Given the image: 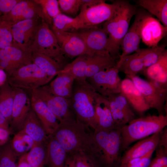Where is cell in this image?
<instances>
[{
	"instance_id": "cell-1",
	"label": "cell",
	"mask_w": 167,
	"mask_h": 167,
	"mask_svg": "<svg viewBox=\"0 0 167 167\" xmlns=\"http://www.w3.org/2000/svg\"><path fill=\"white\" fill-rule=\"evenodd\" d=\"M88 127L75 118L63 120L51 135L62 146L67 153L72 155L83 152L92 154V133Z\"/></svg>"
},
{
	"instance_id": "cell-2",
	"label": "cell",
	"mask_w": 167,
	"mask_h": 167,
	"mask_svg": "<svg viewBox=\"0 0 167 167\" xmlns=\"http://www.w3.org/2000/svg\"><path fill=\"white\" fill-rule=\"evenodd\" d=\"M115 1L116 4L115 13L111 19L104 22L102 28L108 35L107 51L112 56L119 57L121 43L137 10L129 1Z\"/></svg>"
},
{
	"instance_id": "cell-3",
	"label": "cell",
	"mask_w": 167,
	"mask_h": 167,
	"mask_svg": "<svg viewBox=\"0 0 167 167\" xmlns=\"http://www.w3.org/2000/svg\"><path fill=\"white\" fill-rule=\"evenodd\" d=\"M101 95L87 80H75L72 95L69 99L71 108L76 119L94 131L95 106Z\"/></svg>"
},
{
	"instance_id": "cell-4",
	"label": "cell",
	"mask_w": 167,
	"mask_h": 167,
	"mask_svg": "<svg viewBox=\"0 0 167 167\" xmlns=\"http://www.w3.org/2000/svg\"><path fill=\"white\" fill-rule=\"evenodd\" d=\"M121 128L92 133V154L105 167H113L118 161L121 148Z\"/></svg>"
},
{
	"instance_id": "cell-5",
	"label": "cell",
	"mask_w": 167,
	"mask_h": 167,
	"mask_svg": "<svg viewBox=\"0 0 167 167\" xmlns=\"http://www.w3.org/2000/svg\"><path fill=\"white\" fill-rule=\"evenodd\" d=\"M167 125L166 115L135 118L121 128V149L125 150L133 142L161 131Z\"/></svg>"
},
{
	"instance_id": "cell-6",
	"label": "cell",
	"mask_w": 167,
	"mask_h": 167,
	"mask_svg": "<svg viewBox=\"0 0 167 167\" xmlns=\"http://www.w3.org/2000/svg\"><path fill=\"white\" fill-rule=\"evenodd\" d=\"M29 50L45 54L64 66L65 57L57 39L49 25L42 20L39 25Z\"/></svg>"
},
{
	"instance_id": "cell-7",
	"label": "cell",
	"mask_w": 167,
	"mask_h": 167,
	"mask_svg": "<svg viewBox=\"0 0 167 167\" xmlns=\"http://www.w3.org/2000/svg\"><path fill=\"white\" fill-rule=\"evenodd\" d=\"M52 79L38 66L32 63L16 70L7 76L6 81L13 88L32 91L45 85Z\"/></svg>"
},
{
	"instance_id": "cell-8",
	"label": "cell",
	"mask_w": 167,
	"mask_h": 167,
	"mask_svg": "<svg viewBox=\"0 0 167 167\" xmlns=\"http://www.w3.org/2000/svg\"><path fill=\"white\" fill-rule=\"evenodd\" d=\"M127 77L132 80L141 93L150 108L156 109L159 115H165L167 86L145 80L137 75Z\"/></svg>"
},
{
	"instance_id": "cell-9",
	"label": "cell",
	"mask_w": 167,
	"mask_h": 167,
	"mask_svg": "<svg viewBox=\"0 0 167 167\" xmlns=\"http://www.w3.org/2000/svg\"><path fill=\"white\" fill-rule=\"evenodd\" d=\"M117 66L101 71L88 78L94 90L101 96L107 97L121 92L122 80Z\"/></svg>"
},
{
	"instance_id": "cell-10",
	"label": "cell",
	"mask_w": 167,
	"mask_h": 167,
	"mask_svg": "<svg viewBox=\"0 0 167 167\" xmlns=\"http://www.w3.org/2000/svg\"><path fill=\"white\" fill-rule=\"evenodd\" d=\"M32 92L46 104L59 122L75 118L71 108L69 99L53 94L47 85L33 90Z\"/></svg>"
},
{
	"instance_id": "cell-11",
	"label": "cell",
	"mask_w": 167,
	"mask_h": 167,
	"mask_svg": "<svg viewBox=\"0 0 167 167\" xmlns=\"http://www.w3.org/2000/svg\"><path fill=\"white\" fill-rule=\"evenodd\" d=\"M116 4L102 2L82 11L77 16L80 21L81 28H86L101 24L111 19L114 15Z\"/></svg>"
},
{
	"instance_id": "cell-12",
	"label": "cell",
	"mask_w": 167,
	"mask_h": 167,
	"mask_svg": "<svg viewBox=\"0 0 167 167\" xmlns=\"http://www.w3.org/2000/svg\"><path fill=\"white\" fill-rule=\"evenodd\" d=\"M14 88L15 95L9 129L11 133L15 134L22 129L24 121L31 108V99L24 89Z\"/></svg>"
},
{
	"instance_id": "cell-13",
	"label": "cell",
	"mask_w": 167,
	"mask_h": 167,
	"mask_svg": "<svg viewBox=\"0 0 167 167\" xmlns=\"http://www.w3.org/2000/svg\"><path fill=\"white\" fill-rule=\"evenodd\" d=\"M167 28L150 14L143 12L140 27L142 42L148 47L158 45L167 34Z\"/></svg>"
},
{
	"instance_id": "cell-14",
	"label": "cell",
	"mask_w": 167,
	"mask_h": 167,
	"mask_svg": "<svg viewBox=\"0 0 167 167\" xmlns=\"http://www.w3.org/2000/svg\"><path fill=\"white\" fill-rule=\"evenodd\" d=\"M64 56L72 58L82 55H92L83 40L73 32H62L52 27Z\"/></svg>"
},
{
	"instance_id": "cell-15",
	"label": "cell",
	"mask_w": 167,
	"mask_h": 167,
	"mask_svg": "<svg viewBox=\"0 0 167 167\" xmlns=\"http://www.w3.org/2000/svg\"><path fill=\"white\" fill-rule=\"evenodd\" d=\"M0 17L12 25L23 20L38 17L45 20L41 6L33 0H20L9 13Z\"/></svg>"
},
{
	"instance_id": "cell-16",
	"label": "cell",
	"mask_w": 167,
	"mask_h": 167,
	"mask_svg": "<svg viewBox=\"0 0 167 167\" xmlns=\"http://www.w3.org/2000/svg\"><path fill=\"white\" fill-rule=\"evenodd\" d=\"M40 17L23 20L12 25L13 41L29 51L39 24Z\"/></svg>"
},
{
	"instance_id": "cell-17",
	"label": "cell",
	"mask_w": 167,
	"mask_h": 167,
	"mask_svg": "<svg viewBox=\"0 0 167 167\" xmlns=\"http://www.w3.org/2000/svg\"><path fill=\"white\" fill-rule=\"evenodd\" d=\"M73 32L83 40L93 54L107 51L108 35L102 28L94 26Z\"/></svg>"
},
{
	"instance_id": "cell-18",
	"label": "cell",
	"mask_w": 167,
	"mask_h": 167,
	"mask_svg": "<svg viewBox=\"0 0 167 167\" xmlns=\"http://www.w3.org/2000/svg\"><path fill=\"white\" fill-rule=\"evenodd\" d=\"M107 97L116 126L122 127L135 118L131 106L121 92L110 95Z\"/></svg>"
},
{
	"instance_id": "cell-19",
	"label": "cell",
	"mask_w": 167,
	"mask_h": 167,
	"mask_svg": "<svg viewBox=\"0 0 167 167\" xmlns=\"http://www.w3.org/2000/svg\"><path fill=\"white\" fill-rule=\"evenodd\" d=\"M143 12L137 11L134 20L121 43L120 47L122 52L119 55L118 61L121 60L125 56L137 52L140 49V27Z\"/></svg>"
},
{
	"instance_id": "cell-20",
	"label": "cell",
	"mask_w": 167,
	"mask_h": 167,
	"mask_svg": "<svg viewBox=\"0 0 167 167\" xmlns=\"http://www.w3.org/2000/svg\"><path fill=\"white\" fill-rule=\"evenodd\" d=\"M30 99L32 109L47 135H52L58 128L59 122L46 104L32 92Z\"/></svg>"
},
{
	"instance_id": "cell-21",
	"label": "cell",
	"mask_w": 167,
	"mask_h": 167,
	"mask_svg": "<svg viewBox=\"0 0 167 167\" xmlns=\"http://www.w3.org/2000/svg\"><path fill=\"white\" fill-rule=\"evenodd\" d=\"M120 92L131 107L139 114H143L150 109L141 93L130 78L127 77L122 80Z\"/></svg>"
},
{
	"instance_id": "cell-22",
	"label": "cell",
	"mask_w": 167,
	"mask_h": 167,
	"mask_svg": "<svg viewBox=\"0 0 167 167\" xmlns=\"http://www.w3.org/2000/svg\"><path fill=\"white\" fill-rule=\"evenodd\" d=\"M161 132L138 141L125 152L121 159L120 164L143 156L155 150L158 144Z\"/></svg>"
},
{
	"instance_id": "cell-23",
	"label": "cell",
	"mask_w": 167,
	"mask_h": 167,
	"mask_svg": "<svg viewBox=\"0 0 167 167\" xmlns=\"http://www.w3.org/2000/svg\"><path fill=\"white\" fill-rule=\"evenodd\" d=\"M119 57H113L107 51L89 55L86 70L87 78L97 73L117 66L116 59Z\"/></svg>"
},
{
	"instance_id": "cell-24",
	"label": "cell",
	"mask_w": 167,
	"mask_h": 167,
	"mask_svg": "<svg viewBox=\"0 0 167 167\" xmlns=\"http://www.w3.org/2000/svg\"><path fill=\"white\" fill-rule=\"evenodd\" d=\"M95 122L96 130H107L116 126L107 97L101 95L97 99L95 106Z\"/></svg>"
},
{
	"instance_id": "cell-25",
	"label": "cell",
	"mask_w": 167,
	"mask_h": 167,
	"mask_svg": "<svg viewBox=\"0 0 167 167\" xmlns=\"http://www.w3.org/2000/svg\"><path fill=\"white\" fill-rule=\"evenodd\" d=\"M74 80L73 76L69 71H61L47 86L53 94L69 99L72 95Z\"/></svg>"
},
{
	"instance_id": "cell-26",
	"label": "cell",
	"mask_w": 167,
	"mask_h": 167,
	"mask_svg": "<svg viewBox=\"0 0 167 167\" xmlns=\"http://www.w3.org/2000/svg\"><path fill=\"white\" fill-rule=\"evenodd\" d=\"M22 130L35 143H44L49 140L45 129L32 108L24 123Z\"/></svg>"
},
{
	"instance_id": "cell-27",
	"label": "cell",
	"mask_w": 167,
	"mask_h": 167,
	"mask_svg": "<svg viewBox=\"0 0 167 167\" xmlns=\"http://www.w3.org/2000/svg\"><path fill=\"white\" fill-rule=\"evenodd\" d=\"M149 81L167 86V50L165 49L155 63L142 72Z\"/></svg>"
},
{
	"instance_id": "cell-28",
	"label": "cell",
	"mask_w": 167,
	"mask_h": 167,
	"mask_svg": "<svg viewBox=\"0 0 167 167\" xmlns=\"http://www.w3.org/2000/svg\"><path fill=\"white\" fill-rule=\"evenodd\" d=\"M66 153L61 144L52 136H49L46 148V162L48 167H64Z\"/></svg>"
},
{
	"instance_id": "cell-29",
	"label": "cell",
	"mask_w": 167,
	"mask_h": 167,
	"mask_svg": "<svg viewBox=\"0 0 167 167\" xmlns=\"http://www.w3.org/2000/svg\"><path fill=\"white\" fill-rule=\"evenodd\" d=\"M31 56L32 63L38 66L52 79L60 73L65 67L44 54L32 52Z\"/></svg>"
},
{
	"instance_id": "cell-30",
	"label": "cell",
	"mask_w": 167,
	"mask_h": 167,
	"mask_svg": "<svg viewBox=\"0 0 167 167\" xmlns=\"http://www.w3.org/2000/svg\"><path fill=\"white\" fill-rule=\"evenodd\" d=\"M117 66L119 72L124 73L126 76L136 75L145 69L142 60L137 52L124 57L118 61Z\"/></svg>"
},
{
	"instance_id": "cell-31",
	"label": "cell",
	"mask_w": 167,
	"mask_h": 167,
	"mask_svg": "<svg viewBox=\"0 0 167 167\" xmlns=\"http://www.w3.org/2000/svg\"><path fill=\"white\" fill-rule=\"evenodd\" d=\"M4 49L9 56L14 71L22 66L32 63L31 53L13 41L11 46Z\"/></svg>"
},
{
	"instance_id": "cell-32",
	"label": "cell",
	"mask_w": 167,
	"mask_h": 167,
	"mask_svg": "<svg viewBox=\"0 0 167 167\" xmlns=\"http://www.w3.org/2000/svg\"><path fill=\"white\" fill-rule=\"evenodd\" d=\"M137 4L156 16L167 28V0H138Z\"/></svg>"
},
{
	"instance_id": "cell-33",
	"label": "cell",
	"mask_w": 167,
	"mask_h": 167,
	"mask_svg": "<svg viewBox=\"0 0 167 167\" xmlns=\"http://www.w3.org/2000/svg\"><path fill=\"white\" fill-rule=\"evenodd\" d=\"M15 95L14 88L6 81L0 86V112L9 124Z\"/></svg>"
},
{
	"instance_id": "cell-34",
	"label": "cell",
	"mask_w": 167,
	"mask_h": 167,
	"mask_svg": "<svg viewBox=\"0 0 167 167\" xmlns=\"http://www.w3.org/2000/svg\"><path fill=\"white\" fill-rule=\"evenodd\" d=\"M88 55H82L77 57L72 62L67 64L61 71H69L75 80L79 81L86 80Z\"/></svg>"
},
{
	"instance_id": "cell-35",
	"label": "cell",
	"mask_w": 167,
	"mask_h": 167,
	"mask_svg": "<svg viewBox=\"0 0 167 167\" xmlns=\"http://www.w3.org/2000/svg\"><path fill=\"white\" fill-rule=\"evenodd\" d=\"M52 24V27L62 32H73L81 28L77 16L73 18L61 13L53 19Z\"/></svg>"
},
{
	"instance_id": "cell-36",
	"label": "cell",
	"mask_w": 167,
	"mask_h": 167,
	"mask_svg": "<svg viewBox=\"0 0 167 167\" xmlns=\"http://www.w3.org/2000/svg\"><path fill=\"white\" fill-rule=\"evenodd\" d=\"M22 155L31 167H44L46 162V148L44 143H35L28 153Z\"/></svg>"
},
{
	"instance_id": "cell-37",
	"label": "cell",
	"mask_w": 167,
	"mask_h": 167,
	"mask_svg": "<svg viewBox=\"0 0 167 167\" xmlns=\"http://www.w3.org/2000/svg\"><path fill=\"white\" fill-rule=\"evenodd\" d=\"M35 143L32 138L21 130L15 135L10 144L18 156L26 153Z\"/></svg>"
},
{
	"instance_id": "cell-38",
	"label": "cell",
	"mask_w": 167,
	"mask_h": 167,
	"mask_svg": "<svg viewBox=\"0 0 167 167\" xmlns=\"http://www.w3.org/2000/svg\"><path fill=\"white\" fill-rule=\"evenodd\" d=\"M166 46L165 44H162L146 48H140L136 52L141 57L145 69L157 61L165 49Z\"/></svg>"
},
{
	"instance_id": "cell-39",
	"label": "cell",
	"mask_w": 167,
	"mask_h": 167,
	"mask_svg": "<svg viewBox=\"0 0 167 167\" xmlns=\"http://www.w3.org/2000/svg\"><path fill=\"white\" fill-rule=\"evenodd\" d=\"M39 4L42 10L45 22L49 25L51 24L52 19L61 12L57 0H33Z\"/></svg>"
},
{
	"instance_id": "cell-40",
	"label": "cell",
	"mask_w": 167,
	"mask_h": 167,
	"mask_svg": "<svg viewBox=\"0 0 167 167\" xmlns=\"http://www.w3.org/2000/svg\"><path fill=\"white\" fill-rule=\"evenodd\" d=\"M71 156L76 167H100L99 162L91 154L80 152Z\"/></svg>"
},
{
	"instance_id": "cell-41",
	"label": "cell",
	"mask_w": 167,
	"mask_h": 167,
	"mask_svg": "<svg viewBox=\"0 0 167 167\" xmlns=\"http://www.w3.org/2000/svg\"><path fill=\"white\" fill-rule=\"evenodd\" d=\"M17 156L10 143L5 145L0 149V167H17Z\"/></svg>"
},
{
	"instance_id": "cell-42",
	"label": "cell",
	"mask_w": 167,
	"mask_h": 167,
	"mask_svg": "<svg viewBox=\"0 0 167 167\" xmlns=\"http://www.w3.org/2000/svg\"><path fill=\"white\" fill-rule=\"evenodd\" d=\"M58 1L61 11L71 15L77 14L81 5V0H59Z\"/></svg>"
},
{
	"instance_id": "cell-43",
	"label": "cell",
	"mask_w": 167,
	"mask_h": 167,
	"mask_svg": "<svg viewBox=\"0 0 167 167\" xmlns=\"http://www.w3.org/2000/svg\"><path fill=\"white\" fill-rule=\"evenodd\" d=\"M155 150L151 151L143 156L134 158L123 163L120 164L117 167H148Z\"/></svg>"
},
{
	"instance_id": "cell-44",
	"label": "cell",
	"mask_w": 167,
	"mask_h": 167,
	"mask_svg": "<svg viewBox=\"0 0 167 167\" xmlns=\"http://www.w3.org/2000/svg\"><path fill=\"white\" fill-rule=\"evenodd\" d=\"M0 68L5 71L7 76L14 71L9 56L5 49L0 50Z\"/></svg>"
},
{
	"instance_id": "cell-45",
	"label": "cell",
	"mask_w": 167,
	"mask_h": 167,
	"mask_svg": "<svg viewBox=\"0 0 167 167\" xmlns=\"http://www.w3.org/2000/svg\"><path fill=\"white\" fill-rule=\"evenodd\" d=\"M12 25L10 23L2 19L0 16V38L12 42Z\"/></svg>"
},
{
	"instance_id": "cell-46",
	"label": "cell",
	"mask_w": 167,
	"mask_h": 167,
	"mask_svg": "<svg viewBox=\"0 0 167 167\" xmlns=\"http://www.w3.org/2000/svg\"><path fill=\"white\" fill-rule=\"evenodd\" d=\"M20 0H0V13L2 15L9 13Z\"/></svg>"
},
{
	"instance_id": "cell-47",
	"label": "cell",
	"mask_w": 167,
	"mask_h": 167,
	"mask_svg": "<svg viewBox=\"0 0 167 167\" xmlns=\"http://www.w3.org/2000/svg\"><path fill=\"white\" fill-rule=\"evenodd\" d=\"M103 0H81L80 11L84 10L87 8L99 4Z\"/></svg>"
},
{
	"instance_id": "cell-48",
	"label": "cell",
	"mask_w": 167,
	"mask_h": 167,
	"mask_svg": "<svg viewBox=\"0 0 167 167\" xmlns=\"http://www.w3.org/2000/svg\"><path fill=\"white\" fill-rule=\"evenodd\" d=\"M10 133L9 130L0 128V146L6 143Z\"/></svg>"
},
{
	"instance_id": "cell-49",
	"label": "cell",
	"mask_w": 167,
	"mask_h": 167,
	"mask_svg": "<svg viewBox=\"0 0 167 167\" xmlns=\"http://www.w3.org/2000/svg\"><path fill=\"white\" fill-rule=\"evenodd\" d=\"M158 145L167 149V129L165 128L161 132Z\"/></svg>"
},
{
	"instance_id": "cell-50",
	"label": "cell",
	"mask_w": 167,
	"mask_h": 167,
	"mask_svg": "<svg viewBox=\"0 0 167 167\" xmlns=\"http://www.w3.org/2000/svg\"><path fill=\"white\" fill-rule=\"evenodd\" d=\"M0 128L8 130L9 129V123L5 117L0 112Z\"/></svg>"
},
{
	"instance_id": "cell-51",
	"label": "cell",
	"mask_w": 167,
	"mask_h": 167,
	"mask_svg": "<svg viewBox=\"0 0 167 167\" xmlns=\"http://www.w3.org/2000/svg\"><path fill=\"white\" fill-rule=\"evenodd\" d=\"M64 167H76L75 161L71 156L66 157Z\"/></svg>"
},
{
	"instance_id": "cell-52",
	"label": "cell",
	"mask_w": 167,
	"mask_h": 167,
	"mask_svg": "<svg viewBox=\"0 0 167 167\" xmlns=\"http://www.w3.org/2000/svg\"><path fill=\"white\" fill-rule=\"evenodd\" d=\"M12 42H10L5 39L0 38V50L4 49L12 45Z\"/></svg>"
},
{
	"instance_id": "cell-53",
	"label": "cell",
	"mask_w": 167,
	"mask_h": 167,
	"mask_svg": "<svg viewBox=\"0 0 167 167\" xmlns=\"http://www.w3.org/2000/svg\"><path fill=\"white\" fill-rule=\"evenodd\" d=\"M17 167H31L25 160L23 155L19 160Z\"/></svg>"
},
{
	"instance_id": "cell-54",
	"label": "cell",
	"mask_w": 167,
	"mask_h": 167,
	"mask_svg": "<svg viewBox=\"0 0 167 167\" xmlns=\"http://www.w3.org/2000/svg\"><path fill=\"white\" fill-rule=\"evenodd\" d=\"M148 167H161L152 161H151Z\"/></svg>"
},
{
	"instance_id": "cell-55",
	"label": "cell",
	"mask_w": 167,
	"mask_h": 167,
	"mask_svg": "<svg viewBox=\"0 0 167 167\" xmlns=\"http://www.w3.org/2000/svg\"><path fill=\"white\" fill-rule=\"evenodd\" d=\"M1 15H1V14L0 13V16H1Z\"/></svg>"
}]
</instances>
